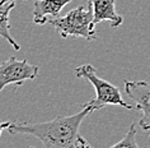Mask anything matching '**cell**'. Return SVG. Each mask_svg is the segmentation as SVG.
Returning a JSON list of instances; mask_svg holds the SVG:
<instances>
[{
    "label": "cell",
    "instance_id": "obj_8",
    "mask_svg": "<svg viewBox=\"0 0 150 148\" xmlns=\"http://www.w3.org/2000/svg\"><path fill=\"white\" fill-rule=\"evenodd\" d=\"M14 8H16V0H0V37L8 41V44L16 51H19L21 46L12 36L9 24V16Z\"/></svg>",
    "mask_w": 150,
    "mask_h": 148
},
{
    "label": "cell",
    "instance_id": "obj_2",
    "mask_svg": "<svg viewBox=\"0 0 150 148\" xmlns=\"http://www.w3.org/2000/svg\"><path fill=\"white\" fill-rule=\"evenodd\" d=\"M75 77L76 78H83L88 81L93 86L96 91V97L93 100L88 101L87 104H83L81 107H89L92 111L100 110L106 107L108 105H115V106H122L127 110H134L135 106L127 104L123 101L122 94L120 89L115 84H112L106 79H102L97 75L96 68L91 64H84L75 69Z\"/></svg>",
    "mask_w": 150,
    "mask_h": 148
},
{
    "label": "cell",
    "instance_id": "obj_1",
    "mask_svg": "<svg viewBox=\"0 0 150 148\" xmlns=\"http://www.w3.org/2000/svg\"><path fill=\"white\" fill-rule=\"evenodd\" d=\"M93 111L89 107L74 115L57 116L45 123H10V134L32 135L40 139L47 148H78L91 147L87 139L80 134V125Z\"/></svg>",
    "mask_w": 150,
    "mask_h": 148
},
{
    "label": "cell",
    "instance_id": "obj_5",
    "mask_svg": "<svg viewBox=\"0 0 150 148\" xmlns=\"http://www.w3.org/2000/svg\"><path fill=\"white\" fill-rule=\"evenodd\" d=\"M125 92L135 101V110L142 112L139 125L150 135V83L145 81H125Z\"/></svg>",
    "mask_w": 150,
    "mask_h": 148
},
{
    "label": "cell",
    "instance_id": "obj_7",
    "mask_svg": "<svg viewBox=\"0 0 150 148\" xmlns=\"http://www.w3.org/2000/svg\"><path fill=\"white\" fill-rule=\"evenodd\" d=\"M73 0H35L33 23L37 26L47 24L50 19L60 17V12Z\"/></svg>",
    "mask_w": 150,
    "mask_h": 148
},
{
    "label": "cell",
    "instance_id": "obj_6",
    "mask_svg": "<svg viewBox=\"0 0 150 148\" xmlns=\"http://www.w3.org/2000/svg\"><path fill=\"white\" fill-rule=\"evenodd\" d=\"M93 10V19L97 26L100 22H110L112 28H118L123 23L121 14L116 12V0H87Z\"/></svg>",
    "mask_w": 150,
    "mask_h": 148
},
{
    "label": "cell",
    "instance_id": "obj_10",
    "mask_svg": "<svg viewBox=\"0 0 150 148\" xmlns=\"http://www.w3.org/2000/svg\"><path fill=\"white\" fill-rule=\"evenodd\" d=\"M10 125V121H5V123H0V137H1V133L4 129H8Z\"/></svg>",
    "mask_w": 150,
    "mask_h": 148
},
{
    "label": "cell",
    "instance_id": "obj_3",
    "mask_svg": "<svg viewBox=\"0 0 150 148\" xmlns=\"http://www.w3.org/2000/svg\"><path fill=\"white\" fill-rule=\"evenodd\" d=\"M47 24L55 28L62 39L81 37L88 41L97 39L96 24L91 5H80L78 8H74L65 16L50 19Z\"/></svg>",
    "mask_w": 150,
    "mask_h": 148
},
{
    "label": "cell",
    "instance_id": "obj_9",
    "mask_svg": "<svg viewBox=\"0 0 150 148\" xmlns=\"http://www.w3.org/2000/svg\"><path fill=\"white\" fill-rule=\"evenodd\" d=\"M136 125L131 124V127L129 128V132L126 133V135L120 140V142L115 143L112 148H118V147H132V148H137V143H136Z\"/></svg>",
    "mask_w": 150,
    "mask_h": 148
},
{
    "label": "cell",
    "instance_id": "obj_4",
    "mask_svg": "<svg viewBox=\"0 0 150 148\" xmlns=\"http://www.w3.org/2000/svg\"><path fill=\"white\" fill-rule=\"evenodd\" d=\"M38 71V65H33L27 60H18L14 56H10L8 60L0 64V91L9 84L19 87L28 79L37 78Z\"/></svg>",
    "mask_w": 150,
    "mask_h": 148
}]
</instances>
